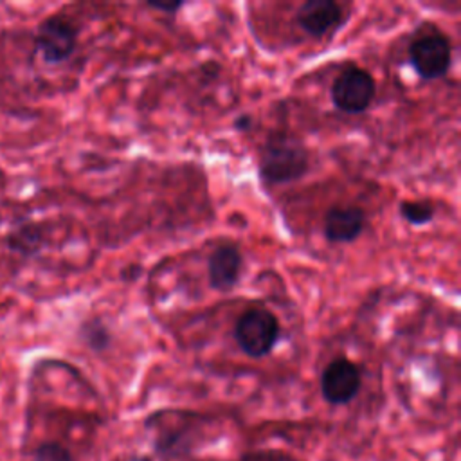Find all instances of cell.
Segmentation results:
<instances>
[{
    "instance_id": "cell-1",
    "label": "cell",
    "mask_w": 461,
    "mask_h": 461,
    "mask_svg": "<svg viewBox=\"0 0 461 461\" xmlns=\"http://www.w3.org/2000/svg\"><path fill=\"white\" fill-rule=\"evenodd\" d=\"M310 169V153L301 139L288 131H270L259 151L258 173L267 185L301 180Z\"/></svg>"
},
{
    "instance_id": "cell-2",
    "label": "cell",
    "mask_w": 461,
    "mask_h": 461,
    "mask_svg": "<svg viewBox=\"0 0 461 461\" xmlns=\"http://www.w3.org/2000/svg\"><path fill=\"white\" fill-rule=\"evenodd\" d=\"M279 335V319L265 306L247 308L234 324V340L250 358H263L272 353Z\"/></svg>"
},
{
    "instance_id": "cell-3",
    "label": "cell",
    "mask_w": 461,
    "mask_h": 461,
    "mask_svg": "<svg viewBox=\"0 0 461 461\" xmlns=\"http://www.w3.org/2000/svg\"><path fill=\"white\" fill-rule=\"evenodd\" d=\"M409 61L414 72L425 81L445 77L452 67L450 38L432 25L411 41Z\"/></svg>"
},
{
    "instance_id": "cell-4",
    "label": "cell",
    "mask_w": 461,
    "mask_h": 461,
    "mask_svg": "<svg viewBox=\"0 0 461 461\" xmlns=\"http://www.w3.org/2000/svg\"><path fill=\"white\" fill-rule=\"evenodd\" d=\"M376 81L373 74L358 65L344 67L331 83L330 99L344 113H364L375 101Z\"/></svg>"
},
{
    "instance_id": "cell-5",
    "label": "cell",
    "mask_w": 461,
    "mask_h": 461,
    "mask_svg": "<svg viewBox=\"0 0 461 461\" xmlns=\"http://www.w3.org/2000/svg\"><path fill=\"white\" fill-rule=\"evenodd\" d=\"M79 29L63 14L47 16L34 34V49L41 59L49 65H59L67 61L77 47Z\"/></svg>"
},
{
    "instance_id": "cell-6",
    "label": "cell",
    "mask_w": 461,
    "mask_h": 461,
    "mask_svg": "<svg viewBox=\"0 0 461 461\" xmlns=\"http://www.w3.org/2000/svg\"><path fill=\"white\" fill-rule=\"evenodd\" d=\"M362 375L355 362L346 357H335L326 364L321 375V394L330 405H346L360 391Z\"/></svg>"
},
{
    "instance_id": "cell-7",
    "label": "cell",
    "mask_w": 461,
    "mask_h": 461,
    "mask_svg": "<svg viewBox=\"0 0 461 461\" xmlns=\"http://www.w3.org/2000/svg\"><path fill=\"white\" fill-rule=\"evenodd\" d=\"M295 22L308 36L326 38L346 23V14L333 0H306L297 7Z\"/></svg>"
},
{
    "instance_id": "cell-8",
    "label": "cell",
    "mask_w": 461,
    "mask_h": 461,
    "mask_svg": "<svg viewBox=\"0 0 461 461\" xmlns=\"http://www.w3.org/2000/svg\"><path fill=\"white\" fill-rule=\"evenodd\" d=\"M243 270V254L234 243H223L212 249L207 258V279L212 290L227 294L238 285Z\"/></svg>"
},
{
    "instance_id": "cell-9",
    "label": "cell",
    "mask_w": 461,
    "mask_h": 461,
    "mask_svg": "<svg viewBox=\"0 0 461 461\" xmlns=\"http://www.w3.org/2000/svg\"><path fill=\"white\" fill-rule=\"evenodd\" d=\"M366 227V212L358 205H333L324 214L322 232L330 243H351Z\"/></svg>"
},
{
    "instance_id": "cell-10",
    "label": "cell",
    "mask_w": 461,
    "mask_h": 461,
    "mask_svg": "<svg viewBox=\"0 0 461 461\" xmlns=\"http://www.w3.org/2000/svg\"><path fill=\"white\" fill-rule=\"evenodd\" d=\"M45 243V234L41 227L34 221H22L13 227L5 236V247L23 258H32L40 254Z\"/></svg>"
},
{
    "instance_id": "cell-11",
    "label": "cell",
    "mask_w": 461,
    "mask_h": 461,
    "mask_svg": "<svg viewBox=\"0 0 461 461\" xmlns=\"http://www.w3.org/2000/svg\"><path fill=\"white\" fill-rule=\"evenodd\" d=\"M79 339L83 340V344L86 348H90L92 351H104L110 348L112 344V333L108 330V326L99 319H86L81 326H79Z\"/></svg>"
},
{
    "instance_id": "cell-12",
    "label": "cell",
    "mask_w": 461,
    "mask_h": 461,
    "mask_svg": "<svg viewBox=\"0 0 461 461\" xmlns=\"http://www.w3.org/2000/svg\"><path fill=\"white\" fill-rule=\"evenodd\" d=\"M400 216L416 227L427 225L436 216V205L432 200H402L398 205Z\"/></svg>"
},
{
    "instance_id": "cell-13",
    "label": "cell",
    "mask_w": 461,
    "mask_h": 461,
    "mask_svg": "<svg viewBox=\"0 0 461 461\" xmlns=\"http://www.w3.org/2000/svg\"><path fill=\"white\" fill-rule=\"evenodd\" d=\"M31 461H74V457L61 443L45 441L34 448Z\"/></svg>"
},
{
    "instance_id": "cell-14",
    "label": "cell",
    "mask_w": 461,
    "mask_h": 461,
    "mask_svg": "<svg viewBox=\"0 0 461 461\" xmlns=\"http://www.w3.org/2000/svg\"><path fill=\"white\" fill-rule=\"evenodd\" d=\"M240 461H299L290 452L279 450V448H258L245 452Z\"/></svg>"
},
{
    "instance_id": "cell-15",
    "label": "cell",
    "mask_w": 461,
    "mask_h": 461,
    "mask_svg": "<svg viewBox=\"0 0 461 461\" xmlns=\"http://www.w3.org/2000/svg\"><path fill=\"white\" fill-rule=\"evenodd\" d=\"M184 5H185L184 2H146V7H149L153 11H162V13H167V14H175Z\"/></svg>"
},
{
    "instance_id": "cell-16",
    "label": "cell",
    "mask_w": 461,
    "mask_h": 461,
    "mask_svg": "<svg viewBox=\"0 0 461 461\" xmlns=\"http://www.w3.org/2000/svg\"><path fill=\"white\" fill-rule=\"evenodd\" d=\"M252 124H254V119H252L250 115H247V113L240 115V117L234 121V128L240 130V131H249V130L252 128Z\"/></svg>"
}]
</instances>
